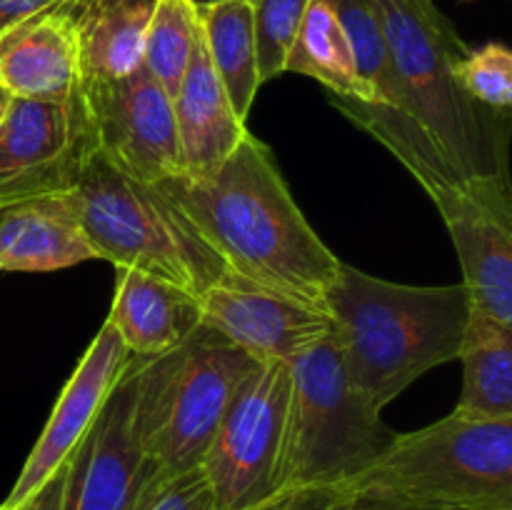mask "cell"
<instances>
[{"mask_svg":"<svg viewBox=\"0 0 512 510\" xmlns=\"http://www.w3.org/2000/svg\"><path fill=\"white\" fill-rule=\"evenodd\" d=\"M463 3H473V0H463Z\"/></svg>","mask_w":512,"mask_h":510,"instance_id":"cell-34","label":"cell"},{"mask_svg":"<svg viewBox=\"0 0 512 510\" xmlns=\"http://www.w3.org/2000/svg\"><path fill=\"white\" fill-rule=\"evenodd\" d=\"M308 3L310 0H250L260 83L285 73V60L298 38Z\"/></svg>","mask_w":512,"mask_h":510,"instance_id":"cell-25","label":"cell"},{"mask_svg":"<svg viewBox=\"0 0 512 510\" xmlns=\"http://www.w3.org/2000/svg\"><path fill=\"white\" fill-rule=\"evenodd\" d=\"M65 475H68V463H65L60 470H55L53 478H50L48 483L43 485V488L35 490V493L30 495V498L15 510H60V508H63Z\"/></svg>","mask_w":512,"mask_h":510,"instance_id":"cell-28","label":"cell"},{"mask_svg":"<svg viewBox=\"0 0 512 510\" xmlns=\"http://www.w3.org/2000/svg\"><path fill=\"white\" fill-rule=\"evenodd\" d=\"M288 393V363H258L235 390L200 465L215 510H250L280 493Z\"/></svg>","mask_w":512,"mask_h":510,"instance_id":"cell-8","label":"cell"},{"mask_svg":"<svg viewBox=\"0 0 512 510\" xmlns=\"http://www.w3.org/2000/svg\"><path fill=\"white\" fill-rule=\"evenodd\" d=\"M160 185L235 278L325 313L343 260L308 223L263 140L248 133L210 173Z\"/></svg>","mask_w":512,"mask_h":510,"instance_id":"cell-1","label":"cell"},{"mask_svg":"<svg viewBox=\"0 0 512 510\" xmlns=\"http://www.w3.org/2000/svg\"><path fill=\"white\" fill-rule=\"evenodd\" d=\"M88 150L83 95L70 103L10 98L0 118V213L73 190Z\"/></svg>","mask_w":512,"mask_h":510,"instance_id":"cell-11","label":"cell"},{"mask_svg":"<svg viewBox=\"0 0 512 510\" xmlns=\"http://www.w3.org/2000/svg\"><path fill=\"white\" fill-rule=\"evenodd\" d=\"M288 370L280 490H348L398 433L350 383L333 333L295 355Z\"/></svg>","mask_w":512,"mask_h":510,"instance_id":"cell-7","label":"cell"},{"mask_svg":"<svg viewBox=\"0 0 512 510\" xmlns=\"http://www.w3.org/2000/svg\"><path fill=\"white\" fill-rule=\"evenodd\" d=\"M60 3H65V0H0V33L8 30L10 25L30 18V15H38Z\"/></svg>","mask_w":512,"mask_h":510,"instance_id":"cell-30","label":"cell"},{"mask_svg":"<svg viewBox=\"0 0 512 510\" xmlns=\"http://www.w3.org/2000/svg\"><path fill=\"white\" fill-rule=\"evenodd\" d=\"M325 313L350 383L383 413L420 375L458 360L470 298L463 283L405 285L340 263Z\"/></svg>","mask_w":512,"mask_h":510,"instance_id":"cell-2","label":"cell"},{"mask_svg":"<svg viewBox=\"0 0 512 510\" xmlns=\"http://www.w3.org/2000/svg\"><path fill=\"white\" fill-rule=\"evenodd\" d=\"M198 10V28L215 75L223 83L238 118L248 120L260 90L258 50L250 0H218Z\"/></svg>","mask_w":512,"mask_h":510,"instance_id":"cell-20","label":"cell"},{"mask_svg":"<svg viewBox=\"0 0 512 510\" xmlns=\"http://www.w3.org/2000/svg\"><path fill=\"white\" fill-rule=\"evenodd\" d=\"M410 115L458 178L508 175V118L463 93L455 63L468 45L443 10L415 0H375Z\"/></svg>","mask_w":512,"mask_h":510,"instance_id":"cell-3","label":"cell"},{"mask_svg":"<svg viewBox=\"0 0 512 510\" xmlns=\"http://www.w3.org/2000/svg\"><path fill=\"white\" fill-rule=\"evenodd\" d=\"M70 198L98 260L143 270L198 298L233 275L163 185L128 178L93 148L80 165Z\"/></svg>","mask_w":512,"mask_h":510,"instance_id":"cell-5","label":"cell"},{"mask_svg":"<svg viewBox=\"0 0 512 510\" xmlns=\"http://www.w3.org/2000/svg\"><path fill=\"white\" fill-rule=\"evenodd\" d=\"M415 3H418L420 8H425V10H435V8H438V5H435V0H415Z\"/></svg>","mask_w":512,"mask_h":510,"instance_id":"cell-32","label":"cell"},{"mask_svg":"<svg viewBox=\"0 0 512 510\" xmlns=\"http://www.w3.org/2000/svg\"><path fill=\"white\" fill-rule=\"evenodd\" d=\"M175 130L183 173L205 175L218 168L250 133L233 110L198 33L190 63L173 98Z\"/></svg>","mask_w":512,"mask_h":510,"instance_id":"cell-17","label":"cell"},{"mask_svg":"<svg viewBox=\"0 0 512 510\" xmlns=\"http://www.w3.org/2000/svg\"><path fill=\"white\" fill-rule=\"evenodd\" d=\"M138 510H215L203 470H190L160 483Z\"/></svg>","mask_w":512,"mask_h":510,"instance_id":"cell-26","label":"cell"},{"mask_svg":"<svg viewBox=\"0 0 512 510\" xmlns=\"http://www.w3.org/2000/svg\"><path fill=\"white\" fill-rule=\"evenodd\" d=\"M255 360L215 330L153 358H130L133 428L155 475L173 480L203 465L213 435Z\"/></svg>","mask_w":512,"mask_h":510,"instance_id":"cell-4","label":"cell"},{"mask_svg":"<svg viewBox=\"0 0 512 510\" xmlns=\"http://www.w3.org/2000/svg\"><path fill=\"white\" fill-rule=\"evenodd\" d=\"M83 108L90 148L140 183H165L183 173L173 100L140 65L115 80H85Z\"/></svg>","mask_w":512,"mask_h":510,"instance_id":"cell-9","label":"cell"},{"mask_svg":"<svg viewBox=\"0 0 512 510\" xmlns=\"http://www.w3.org/2000/svg\"><path fill=\"white\" fill-rule=\"evenodd\" d=\"M455 80L468 98L490 113L508 118L512 108V53L508 45L488 43L468 48L455 63Z\"/></svg>","mask_w":512,"mask_h":510,"instance_id":"cell-24","label":"cell"},{"mask_svg":"<svg viewBox=\"0 0 512 510\" xmlns=\"http://www.w3.org/2000/svg\"><path fill=\"white\" fill-rule=\"evenodd\" d=\"M0 88L10 98L70 103L83 88L68 0L0 33Z\"/></svg>","mask_w":512,"mask_h":510,"instance_id":"cell-15","label":"cell"},{"mask_svg":"<svg viewBox=\"0 0 512 510\" xmlns=\"http://www.w3.org/2000/svg\"><path fill=\"white\" fill-rule=\"evenodd\" d=\"M85 260H98L73 198L43 195L0 213V273H53Z\"/></svg>","mask_w":512,"mask_h":510,"instance_id":"cell-16","label":"cell"},{"mask_svg":"<svg viewBox=\"0 0 512 510\" xmlns=\"http://www.w3.org/2000/svg\"><path fill=\"white\" fill-rule=\"evenodd\" d=\"M8 100H10V95L5 93L3 88H0V118H3V113H5V108H8Z\"/></svg>","mask_w":512,"mask_h":510,"instance_id":"cell-31","label":"cell"},{"mask_svg":"<svg viewBox=\"0 0 512 510\" xmlns=\"http://www.w3.org/2000/svg\"><path fill=\"white\" fill-rule=\"evenodd\" d=\"M200 323L255 363H290L333 333L328 313L228 275L200 295Z\"/></svg>","mask_w":512,"mask_h":510,"instance_id":"cell-13","label":"cell"},{"mask_svg":"<svg viewBox=\"0 0 512 510\" xmlns=\"http://www.w3.org/2000/svg\"><path fill=\"white\" fill-rule=\"evenodd\" d=\"M130 358L133 355L128 353L120 335L108 323H103L100 333L95 335L93 343L80 358L78 368L60 390L53 413H50L38 443L30 450L28 460L0 510L20 508L35 490H40L53 478L55 470L68 463V458L75 453L80 440L85 438L90 425L103 410L108 395L123 378Z\"/></svg>","mask_w":512,"mask_h":510,"instance_id":"cell-14","label":"cell"},{"mask_svg":"<svg viewBox=\"0 0 512 510\" xmlns=\"http://www.w3.org/2000/svg\"><path fill=\"white\" fill-rule=\"evenodd\" d=\"M165 483L140 450L133 428L130 363L95 423L68 460L60 510H138Z\"/></svg>","mask_w":512,"mask_h":510,"instance_id":"cell-12","label":"cell"},{"mask_svg":"<svg viewBox=\"0 0 512 510\" xmlns=\"http://www.w3.org/2000/svg\"><path fill=\"white\" fill-rule=\"evenodd\" d=\"M190 3L195 5V8H203V5H210V3H218V0H190Z\"/></svg>","mask_w":512,"mask_h":510,"instance_id":"cell-33","label":"cell"},{"mask_svg":"<svg viewBox=\"0 0 512 510\" xmlns=\"http://www.w3.org/2000/svg\"><path fill=\"white\" fill-rule=\"evenodd\" d=\"M463 270L470 313L512 325V188L485 175L430 190Z\"/></svg>","mask_w":512,"mask_h":510,"instance_id":"cell-10","label":"cell"},{"mask_svg":"<svg viewBox=\"0 0 512 510\" xmlns=\"http://www.w3.org/2000/svg\"><path fill=\"white\" fill-rule=\"evenodd\" d=\"M155 0H68L85 80H115L143 65Z\"/></svg>","mask_w":512,"mask_h":510,"instance_id":"cell-19","label":"cell"},{"mask_svg":"<svg viewBox=\"0 0 512 510\" xmlns=\"http://www.w3.org/2000/svg\"><path fill=\"white\" fill-rule=\"evenodd\" d=\"M115 295L105 323L133 358H153L200 328L198 295L133 268H115Z\"/></svg>","mask_w":512,"mask_h":510,"instance_id":"cell-18","label":"cell"},{"mask_svg":"<svg viewBox=\"0 0 512 510\" xmlns=\"http://www.w3.org/2000/svg\"><path fill=\"white\" fill-rule=\"evenodd\" d=\"M198 10L190 0H155L143 45V68L173 98L198 43Z\"/></svg>","mask_w":512,"mask_h":510,"instance_id":"cell-23","label":"cell"},{"mask_svg":"<svg viewBox=\"0 0 512 510\" xmlns=\"http://www.w3.org/2000/svg\"><path fill=\"white\" fill-rule=\"evenodd\" d=\"M285 73L313 78L333 98L365 103L353 45L328 0H310L298 38L285 60Z\"/></svg>","mask_w":512,"mask_h":510,"instance_id":"cell-22","label":"cell"},{"mask_svg":"<svg viewBox=\"0 0 512 510\" xmlns=\"http://www.w3.org/2000/svg\"><path fill=\"white\" fill-rule=\"evenodd\" d=\"M330 510H430V508H418V505L398 503V500L378 498V495L345 490V493L338 498V503H335Z\"/></svg>","mask_w":512,"mask_h":510,"instance_id":"cell-29","label":"cell"},{"mask_svg":"<svg viewBox=\"0 0 512 510\" xmlns=\"http://www.w3.org/2000/svg\"><path fill=\"white\" fill-rule=\"evenodd\" d=\"M348 490L430 510H512V418L453 410L398 433Z\"/></svg>","mask_w":512,"mask_h":510,"instance_id":"cell-6","label":"cell"},{"mask_svg":"<svg viewBox=\"0 0 512 510\" xmlns=\"http://www.w3.org/2000/svg\"><path fill=\"white\" fill-rule=\"evenodd\" d=\"M343 493L338 488H290L250 510H330Z\"/></svg>","mask_w":512,"mask_h":510,"instance_id":"cell-27","label":"cell"},{"mask_svg":"<svg viewBox=\"0 0 512 510\" xmlns=\"http://www.w3.org/2000/svg\"><path fill=\"white\" fill-rule=\"evenodd\" d=\"M458 360L463 390L455 410L470 418H512V325L470 313Z\"/></svg>","mask_w":512,"mask_h":510,"instance_id":"cell-21","label":"cell"}]
</instances>
